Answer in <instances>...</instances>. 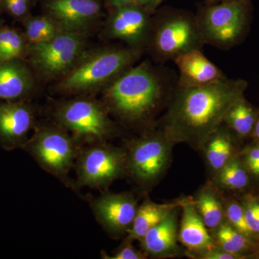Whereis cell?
<instances>
[{"instance_id": "cell-25", "label": "cell", "mask_w": 259, "mask_h": 259, "mask_svg": "<svg viewBox=\"0 0 259 259\" xmlns=\"http://www.w3.org/2000/svg\"><path fill=\"white\" fill-rule=\"evenodd\" d=\"M28 47L24 32L5 25L0 27V63L16 59L26 60Z\"/></svg>"}, {"instance_id": "cell-11", "label": "cell", "mask_w": 259, "mask_h": 259, "mask_svg": "<svg viewBox=\"0 0 259 259\" xmlns=\"http://www.w3.org/2000/svg\"><path fill=\"white\" fill-rule=\"evenodd\" d=\"M152 31L149 13L134 3L115 10L107 19L102 37L122 40L127 47L142 52L149 47Z\"/></svg>"}, {"instance_id": "cell-16", "label": "cell", "mask_w": 259, "mask_h": 259, "mask_svg": "<svg viewBox=\"0 0 259 259\" xmlns=\"http://www.w3.org/2000/svg\"><path fill=\"white\" fill-rule=\"evenodd\" d=\"M180 209L181 206L172 210L139 241L141 249L147 256L166 258L185 254V249L179 245L177 216Z\"/></svg>"}, {"instance_id": "cell-37", "label": "cell", "mask_w": 259, "mask_h": 259, "mask_svg": "<svg viewBox=\"0 0 259 259\" xmlns=\"http://www.w3.org/2000/svg\"><path fill=\"white\" fill-rule=\"evenodd\" d=\"M4 20H3L1 18H0V27L3 26L4 25Z\"/></svg>"}, {"instance_id": "cell-2", "label": "cell", "mask_w": 259, "mask_h": 259, "mask_svg": "<svg viewBox=\"0 0 259 259\" xmlns=\"http://www.w3.org/2000/svg\"><path fill=\"white\" fill-rule=\"evenodd\" d=\"M161 78L148 63L131 66L104 89L103 102L110 115L129 126L143 125L164 101Z\"/></svg>"}, {"instance_id": "cell-34", "label": "cell", "mask_w": 259, "mask_h": 259, "mask_svg": "<svg viewBox=\"0 0 259 259\" xmlns=\"http://www.w3.org/2000/svg\"><path fill=\"white\" fill-rule=\"evenodd\" d=\"M107 1L115 8V10L134 3V0H107Z\"/></svg>"}, {"instance_id": "cell-35", "label": "cell", "mask_w": 259, "mask_h": 259, "mask_svg": "<svg viewBox=\"0 0 259 259\" xmlns=\"http://www.w3.org/2000/svg\"><path fill=\"white\" fill-rule=\"evenodd\" d=\"M251 136L255 140V143H259V110L256 121H255L254 128H253Z\"/></svg>"}, {"instance_id": "cell-15", "label": "cell", "mask_w": 259, "mask_h": 259, "mask_svg": "<svg viewBox=\"0 0 259 259\" xmlns=\"http://www.w3.org/2000/svg\"><path fill=\"white\" fill-rule=\"evenodd\" d=\"M180 204L182 213L178 231L179 243L185 248L187 256L202 259L216 246L215 243L197 212L193 199L180 198Z\"/></svg>"}, {"instance_id": "cell-14", "label": "cell", "mask_w": 259, "mask_h": 259, "mask_svg": "<svg viewBox=\"0 0 259 259\" xmlns=\"http://www.w3.org/2000/svg\"><path fill=\"white\" fill-rule=\"evenodd\" d=\"M36 110L28 100L0 102V147L7 151L23 148L36 126Z\"/></svg>"}, {"instance_id": "cell-17", "label": "cell", "mask_w": 259, "mask_h": 259, "mask_svg": "<svg viewBox=\"0 0 259 259\" xmlns=\"http://www.w3.org/2000/svg\"><path fill=\"white\" fill-rule=\"evenodd\" d=\"M35 88V73L26 61L0 63V101L28 100Z\"/></svg>"}, {"instance_id": "cell-26", "label": "cell", "mask_w": 259, "mask_h": 259, "mask_svg": "<svg viewBox=\"0 0 259 259\" xmlns=\"http://www.w3.org/2000/svg\"><path fill=\"white\" fill-rule=\"evenodd\" d=\"M22 23L29 44L48 41L63 32L56 22L46 14L38 16L30 15Z\"/></svg>"}, {"instance_id": "cell-27", "label": "cell", "mask_w": 259, "mask_h": 259, "mask_svg": "<svg viewBox=\"0 0 259 259\" xmlns=\"http://www.w3.org/2000/svg\"><path fill=\"white\" fill-rule=\"evenodd\" d=\"M225 221L240 233L253 238L247 226L244 208L239 201L225 197Z\"/></svg>"}, {"instance_id": "cell-8", "label": "cell", "mask_w": 259, "mask_h": 259, "mask_svg": "<svg viewBox=\"0 0 259 259\" xmlns=\"http://www.w3.org/2000/svg\"><path fill=\"white\" fill-rule=\"evenodd\" d=\"M76 190L88 187L107 190L112 182L125 176V152L105 142L94 143L80 149L75 162Z\"/></svg>"}, {"instance_id": "cell-32", "label": "cell", "mask_w": 259, "mask_h": 259, "mask_svg": "<svg viewBox=\"0 0 259 259\" xmlns=\"http://www.w3.org/2000/svg\"><path fill=\"white\" fill-rule=\"evenodd\" d=\"M202 259H242L238 255L233 254V253L227 252L226 250L221 249L219 247L215 246L212 250H209L208 253L202 257Z\"/></svg>"}, {"instance_id": "cell-24", "label": "cell", "mask_w": 259, "mask_h": 259, "mask_svg": "<svg viewBox=\"0 0 259 259\" xmlns=\"http://www.w3.org/2000/svg\"><path fill=\"white\" fill-rule=\"evenodd\" d=\"M249 172L238 154L212 177L211 182L220 190L225 192H241L250 184Z\"/></svg>"}, {"instance_id": "cell-4", "label": "cell", "mask_w": 259, "mask_h": 259, "mask_svg": "<svg viewBox=\"0 0 259 259\" xmlns=\"http://www.w3.org/2000/svg\"><path fill=\"white\" fill-rule=\"evenodd\" d=\"M175 145L159 127L127 141L123 146L125 176L140 190L148 192L166 175Z\"/></svg>"}, {"instance_id": "cell-23", "label": "cell", "mask_w": 259, "mask_h": 259, "mask_svg": "<svg viewBox=\"0 0 259 259\" xmlns=\"http://www.w3.org/2000/svg\"><path fill=\"white\" fill-rule=\"evenodd\" d=\"M258 113V110L243 96L230 107L225 116L223 125L237 137L245 139L251 136Z\"/></svg>"}, {"instance_id": "cell-18", "label": "cell", "mask_w": 259, "mask_h": 259, "mask_svg": "<svg viewBox=\"0 0 259 259\" xmlns=\"http://www.w3.org/2000/svg\"><path fill=\"white\" fill-rule=\"evenodd\" d=\"M174 61L180 70L179 87L206 86L226 78L223 71L206 58L200 49L185 53Z\"/></svg>"}, {"instance_id": "cell-29", "label": "cell", "mask_w": 259, "mask_h": 259, "mask_svg": "<svg viewBox=\"0 0 259 259\" xmlns=\"http://www.w3.org/2000/svg\"><path fill=\"white\" fill-rule=\"evenodd\" d=\"M238 156L250 177L259 180V143L245 148L238 153Z\"/></svg>"}, {"instance_id": "cell-12", "label": "cell", "mask_w": 259, "mask_h": 259, "mask_svg": "<svg viewBox=\"0 0 259 259\" xmlns=\"http://www.w3.org/2000/svg\"><path fill=\"white\" fill-rule=\"evenodd\" d=\"M90 206L97 222L114 238L127 234L132 226L139 204L132 192H104L90 199Z\"/></svg>"}, {"instance_id": "cell-31", "label": "cell", "mask_w": 259, "mask_h": 259, "mask_svg": "<svg viewBox=\"0 0 259 259\" xmlns=\"http://www.w3.org/2000/svg\"><path fill=\"white\" fill-rule=\"evenodd\" d=\"M102 258L106 259H145L148 256L143 250H139L130 242H122L120 246L112 255H108L102 251Z\"/></svg>"}, {"instance_id": "cell-19", "label": "cell", "mask_w": 259, "mask_h": 259, "mask_svg": "<svg viewBox=\"0 0 259 259\" xmlns=\"http://www.w3.org/2000/svg\"><path fill=\"white\" fill-rule=\"evenodd\" d=\"M180 206V199L169 203L158 204L147 197L138 207L134 222L124 241L133 243L141 241L153 227Z\"/></svg>"}, {"instance_id": "cell-20", "label": "cell", "mask_w": 259, "mask_h": 259, "mask_svg": "<svg viewBox=\"0 0 259 259\" xmlns=\"http://www.w3.org/2000/svg\"><path fill=\"white\" fill-rule=\"evenodd\" d=\"M233 136L235 135L223 124L204 144L202 151L212 177L238 154Z\"/></svg>"}, {"instance_id": "cell-7", "label": "cell", "mask_w": 259, "mask_h": 259, "mask_svg": "<svg viewBox=\"0 0 259 259\" xmlns=\"http://www.w3.org/2000/svg\"><path fill=\"white\" fill-rule=\"evenodd\" d=\"M87 36L82 34L61 32L48 41L29 44L25 61L34 73L42 79H61L87 50Z\"/></svg>"}, {"instance_id": "cell-3", "label": "cell", "mask_w": 259, "mask_h": 259, "mask_svg": "<svg viewBox=\"0 0 259 259\" xmlns=\"http://www.w3.org/2000/svg\"><path fill=\"white\" fill-rule=\"evenodd\" d=\"M141 52L127 47L87 49L54 90L63 95L90 96L106 88L139 59Z\"/></svg>"}, {"instance_id": "cell-21", "label": "cell", "mask_w": 259, "mask_h": 259, "mask_svg": "<svg viewBox=\"0 0 259 259\" xmlns=\"http://www.w3.org/2000/svg\"><path fill=\"white\" fill-rule=\"evenodd\" d=\"M193 202L197 212L209 231H214L225 221V197L209 181L196 194Z\"/></svg>"}, {"instance_id": "cell-33", "label": "cell", "mask_w": 259, "mask_h": 259, "mask_svg": "<svg viewBox=\"0 0 259 259\" xmlns=\"http://www.w3.org/2000/svg\"><path fill=\"white\" fill-rule=\"evenodd\" d=\"M162 0H134V4L139 5L146 10L148 13H152Z\"/></svg>"}, {"instance_id": "cell-36", "label": "cell", "mask_w": 259, "mask_h": 259, "mask_svg": "<svg viewBox=\"0 0 259 259\" xmlns=\"http://www.w3.org/2000/svg\"><path fill=\"white\" fill-rule=\"evenodd\" d=\"M2 12H3V0H0V13H1Z\"/></svg>"}, {"instance_id": "cell-9", "label": "cell", "mask_w": 259, "mask_h": 259, "mask_svg": "<svg viewBox=\"0 0 259 259\" xmlns=\"http://www.w3.org/2000/svg\"><path fill=\"white\" fill-rule=\"evenodd\" d=\"M204 41L197 20L182 15H172L153 23L150 41L153 54L161 61L175 60L194 49H200Z\"/></svg>"}, {"instance_id": "cell-13", "label": "cell", "mask_w": 259, "mask_h": 259, "mask_svg": "<svg viewBox=\"0 0 259 259\" xmlns=\"http://www.w3.org/2000/svg\"><path fill=\"white\" fill-rule=\"evenodd\" d=\"M44 9L61 32L85 35L102 16L99 0H45Z\"/></svg>"}, {"instance_id": "cell-38", "label": "cell", "mask_w": 259, "mask_h": 259, "mask_svg": "<svg viewBox=\"0 0 259 259\" xmlns=\"http://www.w3.org/2000/svg\"><path fill=\"white\" fill-rule=\"evenodd\" d=\"M32 2L35 1V0H31Z\"/></svg>"}, {"instance_id": "cell-6", "label": "cell", "mask_w": 259, "mask_h": 259, "mask_svg": "<svg viewBox=\"0 0 259 259\" xmlns=\"http://www.w3.org/2000/svg\"><path fill=\"white\" fill-rule=\"evenodd\" d=\"M34 131L33 136L28 139L23 149L44 171L76 190L75 182L70 180L69 174L81 146L67 131L57 124L37 125Z\"/></svg>"}, {"instance_id": "cell-10", "label": "cell", "mask_w": 259, "mask_h": 259, "mask_svg": "<svg viewBox=\"0 0 259 259\" xmlns=\"http://www.w3.org/2000/svg\"><path fill=\"white\" fill-rule=\"evenodd\" d=\"M204 44L218 48L236 44L247 25V9L242 0H232L210 7L197 20Z\"/></svg>"}, {"instance_id": "cell-5", "label": "cell", "mask_w": 259, "mask_h": 259, "mask_svg": "<svg viewBox=\"0 0 259 259\" xmlns=\"http://www.w3.org/2000/svg\"><path fill=\"white\" fill-rule=\"evenodd\" d=\"M53 117L81 147L105 142L117 134V127L104 102L91 96H76L59 102L54 107Z\"/></svg>"}, {"instance_id": "cell-22", "label": "cell", "mask_w": 259, "mask_h": 259, "mask_svg": "<svg viewBox=\"0 0 259 259\" xmlns=\"http://www.w3.org/2000/svg\"><path fill=\"white\" fill-rule=\"evenodd\" d=\"M212 233L216 246L221 249L242 259L259 255L258 242L240 233L226 221Z\"/></svg>"}, {"instance_id": "cell-1", "label": "cell", "mask_w": 259, "mask_h": 259, "mask_svg": "<svg viewBox=\"0 0 259 259\" xmlns=\"http://www.w3.org/2000/svg\"><path fill=\"white\" fill-rule=\"evenodd\" d=\"M248 83L221 80L202 87H179L160 122L159 128L175 145L202 151L211 135L223 124L235 102L244 96Z\"/></svg>"}, {"instance_id": "cell-28", "label": "cell", "mask_w": 259, "mask_h": 259, "mask_svg": "<svg viewBox=\"0 0 259 259\" xmlns=\"http://www.w3.org/2000/svg\"><path fill=\"white\" fill-rule=\"evenodd\" d=\"M241 203L248 229L253 239L259 243V197L252 194H245Z\"/></svg>"}, {"instance_id": "cell-30", "label": "cell", "mask_w": 259, "mask_h": 259, "mask_svg": "<svg viewBox=\"0 0 259 259\" xmlns=\"http://www.w3.org/2000/svg\"><path fill=\"white\" fill-rule=\"evenodd\" d=\"M31 0H3V12H6L15 20L23 22L30 16Z\"/></svg>"}]
</instances>
